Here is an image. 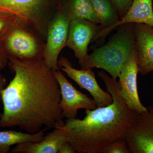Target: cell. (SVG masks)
<instances>
[{
    "label": "cell",
    "mask_w": 153,
    "mask_h": 153,
    "mask_svg": "<svg viewBox=\"0 0 153 153\" xmlns=\"http://www.w3.org/2000/svg\"><path fill=\"white\" fill-rule=\"evenodd\" d=\"M7 80L4 75L0 73V101L1 100L2 91L6 87Z\"/></svg>",
    "instance_id": "obj_23"
},
{
    "label": "cell",
    "mask_w": 153,
    "mask_h": 153,
    "mask_svg": "<svg viewBox=\"0 0 153 153\" xmlns=\"http://www.w3.org/2000/svg\"><path fill=\"white\" fill-rule=\"evenodd\" d=\"M58 65L59 69L74 80L81 89H85L90 93L97 107L107 106L112 103V96L99 86L92 69H76L68 58L64 57L58 59Z\"/></svg>",
    "instance_id": "obj_8"
},
{
    "label": "cell",
    "mask_w": 153,
    "mask_h": 153,
    "mask_svg": "<svg viewBox=\"0 0 153 153\" xmlns=\"http://www.w3.org/2000/svg\"><path fill=\"white\" fill-rule=\"evenodd\" d=\"M134 25L129 23L117 28V32L105 45L88 54L81 69L101 68L117 80L122 66L135 49Z\"/></svg>",
    "instance_id": "obj_3"
},
{
    "label": "cell",
    "mask_w": 153,
    "mask_h": 153,
    "mask_svg": "<svg viewBox=\"0 0 153 153\" xmlns=\"http://www.w3.org/2000/svg\"><path fill=\"white\" fill-rule=\"evenodd\" d=\"M57 0H0V9L14 14L37 31L46 42L50 21L61 4Z\"/></svg>",
    "instance_id": "obj_5"
},
{
    "label": "cell",
    "mask_w": 153,
    "mask_h": 153,
    "mask_svg": "<svg viewBox=\"0 0 153 153\" xmlns=\"http://www.w3.org/2000/svg\"><path fill=\"white\" fill-rule=\"evenodd\" d=\"M104 153H130V152L126 140H123L110 146Z\"/></svg>",
    "instance_id": "obj_20"
},
{
    "label": "cell",
    "mask_w": 153,
    "mask_h": 153,
    "mask_svg": "<svg viewBox=\"0 0 153 153\" xmlns=\"http://www.w3.org/2000/svg\"><path fill=\"white\" fill-rule=\"evenodd\" d=\"M45 44L35 29L20 19L0 41V46L7 57L24 62H34L44 58Z\"/></svg>",
    "instance_id": "obj_4"
},
{
    "label": "cell",
    "mask_w": 153,
    "mask_h": 153,
    "mask_svg": "<svg viewBox=\"0 0 153 153\" xmlns=\"http://www.w3.org/2000/svg\"><path fill=\"white\" fill-rule=\"evenodd\" d=\"M98 75L104 82L113 102L107 106L86 110L83 119H67V142L78 153H104L110 146L125 140L137 113L129 108L120 94L118 82L105 71Z\"/></svg>",
    "instance_id": "obj_2"
},
{
    "label": "cell",
    "mask_w": 153,
    "mask_h": 153,
    "mask_svg": "<svg viewBox=\"0 0 153 153\" xmlns=\"http://www.w3.org/2000/svg\"><path fill=\"white\" fill-rule=\"evenodd\" d=\"M8 58L15 76L2 91L0 127H18L34 134L65 125L60 86L44 58L34 62Z\"/></svg>",
    "instance_id": "obj_1"
},
{
    "label": "cell",
    "mask_w": 153,
    "mask_h": 153,
    "mask_svg": "<svg viewBox=\"0 0 153 153\" xmlns=\"http://www.w3.org/2000/svg\"><path fill=\"white\" fill-rule=\"evenodd\" d=\"M61 91L60 107L63 117L76 118L78 110H93L97 108L94 99L77 90L64 76L60 69L54 71Z\"/></svg>",
    "instance_id": "obj_10"
},
{
    "label": "cell",
    "mask_w": 153,
    "mask_h": 153,
    "mask_svg": "<svg viewBox=\"0 0 153 153\" xmlns=\"http://www.w3.org/2000/svg\"><path fill=\"white\" fill-rule=\"evenodd\" d=\"M129 23L145 24L153 27V0H133L125 16L112 27L102 30L93 42L99 39L103 40L113 30L121 25Z\"/></svg>",
    "instance_id": "obj_13"
},
{
    "label": "cell",
    "mask_w": 153,
    "mask_h": 153,
    "mask_svg": "<svg viewBox=\"0 0 153 153\" xmlns=\"http://www.w3.org/2000/svg\"><path fill=\"white\" fill-rule=\"evenodd\" d=\"M138 73L135 49L122 66L118 83L121 95L129 108L140 114L146 111L148 108L143 105L139 97L137 83Z\"/></svg>",
    "instance_id": "obj_11"
},
{
    "label": "cell",
    "mask_w": 153,
    "mask_h": 153,
    "mask_svg": "<svg viewBox=\"0 0 153 153\" xmlns=\"http://www.w3.org/2000/svg\"><path fill=\"white\" fill-rule=\"evenodd\" d=\"M91 1L102 29L111 27L119 21L117 10L110 0Z\"/></svg>",
    "instance_id": "obj_17"
},
{
    "label": "cell",
    "mask_w": 153,
    "mask_h": 153,
    "mask_svg": "<svg viewBox=\"0 0 153 153\" xmlns=\"http://www.w3.org/2000/svg\"><path fill=\"white\" fill-rule=\"evenodd\" d=\"M19 19L14 14L0 9V41L13 28Z\"/></svg>",
    "instance_id": "obj_18"
},
{
    "label": "cell",
    "mask_w": 153,
    "mask_h": 153,
    "mask_svg": "<svg viewBox=\"0 0 153 153\" xmlns=\"http://www.w3.org/2000/svg\"><path fill=\"white\" fill-rule=\"evenodd\" d=\"M47 131V129L44 128L34 134L16 131H0V153H9L12 146L21 143L41 141L44 139Z\"/></svg>",
    "instance_id": "obj_15"
},
{
    "label": "cell",
    "mask_w": 153,
    "mask_h": 153,
    "mask_svg": "<svg viewBox=\"0 0 153 153\" xmlns=\"http://www.w3.org/2000/svg\"><path fill=\"white\" fill-rule=\"evenodd\" d=\"M116 9L120 19L125 16L131 5L133 0H110Z\"/></svg>",
    "instance_id": "obj_19"
},
{
    "label": "cell",
    "mask_w": 153,
    "mask_h": 153,
    "mask_svg": "<svg viewBox=\"0 0 153 153\" xmlns=\"http://www.w3.org/2000/svg\"><path fill=\"white\" fill-rule=\"evenodd\" d=\"M137 114L125 140L131 153H153V106Z\"/></svg>",
    "instance_id": "obj_9"
},
{
    "label": "cell",
    "mask_w": 153,
    "mask_h": 153,
    "mask_svg": "<svg viewBox=\"0 0 153 153\" xmlns=\"http://www.w3.org/2000/svg\"><path fill=\"white\" fill-rule=\"evenodd\" d=\"M9 59L7 55L3 52L0 46V71L4 69L8 63Z\"/></svg>",
    "instance_id": "obj_22"
},
{
    "label": "cell",
    "mask_w": 153,
    "mask_h": 153,
    "mask_svg": "<svg viewBox=\"0 0 153 153\" xmlns=\"http://www.w3.org/2000/svg\"><path fill=\"white\" fill-rule=\"evenodd\" d=\"M62 5L69 14L71 20L83 19L100 24L91 0H68Z\"/></svg>",
    "instance_id": "obj_16"
},
{
    "label": "cell",
    "mask_w": 153,
    "mask_h": 153,
    "mask_svg": "<svg viewBox=\"0 0 153 153\" xmlns=\"http://www.w3.org/2000/svg\"><path fill=\"white\" fill-rule=\"evenodd\" d=\"M76 151L70 144L66 141L60 147L58 153H75Z\"/></svg>",
    "instance_id": "obj_21"
},
{
    "label": "cell",
    "mask_w": 153,
    "mask_h": 153,
    "mask_svg": "<svg viewBox=\"0 0 153 153\" xmlns=\"http://www.w3.org/2000/svg\"><path fill=\"white\" fill-rule=\"evenodd\" d=\"M71 19L62 4L50 21L48 29L44 56V62L53 71L59 70L58 57L66 47Z\"/></svg>",
    "instance_id": "obj_6"
},
{
    "label": "cell",
    "mask_w": 153,
    "mask_h": 153,
    "mask_svg": "<svg viewBox=\"0 0 153 153\" xmlns=\"http://www.w3.org/2000/svg\"><path fill=\"white\" fill-rule=\"evenodd\" d=\"M64 126L55 128L39 142L18 144L11 152L13 153H58L62 145L67 141V131Z\"/></svg>",
    "instance_id": "obj_14"
},
{
    "label": "cell",
    "mask_w": 153,
    "mask_h": 153,
    "mask_svg": "<svg viewBox=\"0 0 153 153\" xmlns=\"http://www.w3.org/2000/svg\"><path fill=\"white\" fill-rule=\"evenodd\" d=\"M134 31L139 72L146 75L153 71V27L134 24Z\"/></svg>",
    "instance_id": "obj_12"
},
{
    "label": "cell",
    "mask_w": 153,
    "mask_h": 153,
    "mask_svg": "<svg viewBox=\"0 0 153 153\" xmlns=\"http://www.w3.org/2000/svg\"><path fill=\"white\" fill-rule=\"evenodd\" d=\"M102 29L99 24L85 19H74L70 22L66 47L73 50L81 67L88 56V45Z\"/></svg>",
    "instance_id": "obj_7"
}]
</instances>
